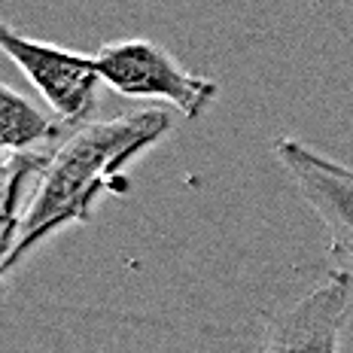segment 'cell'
I'll list each match as a JSON object with an SVG mask.
<instances>
[{
    "instance_id": "obj_1",
    "label": "cell",
    "mask_w": 353,
    "mask_h": 353,
    "mask_svg": "<svg viewBox=\"0 0 353 353\" xmlns=\"http://www.w3.org/2000/svg\"><path fill=\"white\" fill-rule=\"evenodd\" d=\"M174 128L168 110L146 107L113 119L85 122L49 152L46 168L37 176V192L21 213L16 244L3 262L12 271L49 234L92 219L94 204L110 192H125V168L143 156Z\"/></svg>"
},
{
    "instance_id": "obj_7",
    "label": "cell",
    "mask_w": 353,
    "mask_h": 353,
    "mask_svg": "<svg viewBox=\"0 0 353 353\" xmlns=\"http://www.w3.org/2000/svg\"><path fill=\"white\" fill-rule=\"evenodd\" d=\"M46 152H16L6 156V150H0V195L12 192V189H25L31 176H40L46 168Z\"/></svg>"
},
{
    "instance_id": "obj_4",
    "label": "cell",
    "mask_w": 353,
    "mask_h": 353,
    "mask_svg": "<svg viewBox=\"0 0 353 353\" xmlns=\"http://www.w3.org/2000/svg\"><path fill=\"white\" fill-rule=\"evenodd\" d=\"M281 165L296 180L301 198L311 204L329 234V253L353 268V168L329 159L314 146L281 137L274 143Z\"/></svg>"
},
{
    "instance_id": "obj_6",
    "label": "cell",
    "mask_w": 353,
    "mask_h": 353,
    "mask_svg": "<svg viewBox=\"0 0 353 353\" xmlns=\"http://www.w3.org/2000/svg\"><path fill=\"white\" fill-rule=\"evenodd\" d=\"M58 131H61L58 122L40 113L25 94L0 83V150L12 152V156L16 152H37L34 146L52 141Z\"/></svg>"
},
{
    "instance_id": "obj_5",
    "label": "cell",
    "mask_w": 353,
    "mask_h": 353,
    "mask_svg": "<svg viewBox=\"0 0 353 353\" xmlns=\"http://www.w3.org/2000/svg\"><path fill=\"white\" fill-rule=\"evenodd\" d=\"M353 307V274L338 268L296 305L274 314L259 353H338Z\"/></svg>"
},
{
    "instance_id": "obj_2",
    "label": "cell",
    "mask_w": 353,
    "mask_h": 353,
    "mask_svg": "<svg viewBox=\"0 0 353 353\" xmlns=\"http://www.w3.org/2000/svg\"><path fill=\"white\" fill-rule=\"evenodd\" d=\"M92 58L101 83H107L113 92L125 98L165 101L186 119H198L219 94L216 83L189 73L165 46L150 40L107 43Z\"/></svg>"
},
{
    "instance_id": "obj_3",
    "label": "cell",
    "mask_w": 353,
    "mask_h": 353,
    "mask_svg": "<svg viewBox=\"0 0 353 353\" xmlns=\"http://www.w3.org/2000/svg\"><path fill=\"white\" fill-rule=\"evenodd\" d=\"M0 52L19 64V70L31 79V85L46 98L61 122H83L94 110V92L101 83L94 58L31 40L3 21H0Z\"/></svg>"
},
{
    "instance_id": "obj_8",
    "label": "cell",
    "mask_w": 353,
    "mask_h": 353,
    "mask_svg": "<svg viewBox=\"0 0 353 353\" xmlns=\"http://www.w3.org/2000/svg\"><path fill=\"white\" fill-rule=\"evenodd\" d=\"M25 195V189H12V192L0 195V290H3V262L10 256L12 244H16V234H19V201Z\"/></svg>"
}]
</instances>
